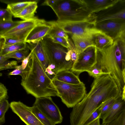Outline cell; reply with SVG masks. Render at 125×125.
Segmentation results:
<instances>
[{
	"instance_id": "obj_1",
	"label": "cell",
	"mask_w": 125,
	"mask_h": 125,
	"mask_svg": "<svg viewBox=\"0 0 125 125\" xmlns=\"http://www.w3.org/2000/svg\"><path fill=\"white\" fill-rule=\"evenodd\" d=\"M122 92L109 74L94 79L89 92L73 107L70 115V121L74 125H83L96 109L110 99L121 96Z\"/></svg>"
},
{
	"instance_id": "obj_2",
	"label": "cell",
	"mask_w": 125,
	"mask_h": 125,
	"mask_svg": "<svg viewBox=\"0 0 125 125\" xmlns=\"http://www.w3.org/2000/svg\"><path fill=\"white\" fill-rule=\"evenodd\" d=\"M97 49V62L103 71L111 76L122 90L125 85L122 75L125 69V41L116 40L102 50Z\"/></svg>"
},
{
	"instance_id": "obj_3",
	"label": "cell",
	"mask_w": 125,
	"mask_h": 125,
	"mask_svg": "<svg viewBox=\"0 0 125 125\" xmlns=\"http://www.w3.org/2000/svg\"><path fill=\"white\" fill-rule=\"evenodd\" d=\"M30 60L29 72L26 78L21 80V83L27 93L36 98L57 96V91L52 79L46 72L41 63L32 52Z\"/></svg>"
},
{
	"instance_id": "obj_4",
	"label": "cell",
	"mask_w": 125,
	"mask_h": 125,
	"mask_svg": "<svg viewBox=\"0 0 125 125\" xmlns=\"http://www.w3.org/2000/svg\"><path fill=\"white\" fill-rule=\"evenodd\" d=\"M42 5L50 6L57 15V20L74 22L89 20L96 17L88 9L83 0H46Z\"/></svg>"
},
{
	"instance_id": "obj_5",
	"label": "cell",
	"mask_w": 125,
	"mask_h": 125,
	"mask_svg": "<svg viewBox=\"0 0 125 125\" xmlns=\"http://www.w3.org/2000/svg\"><path fill=\"white\" fill-rule=\"evenodd\" d=\"M49 64L56 67V73L65 70H71L73 63L68 54V48L54 42L46 36L41 41Z\"/></svg>"
},
{
	"instance_id": "obj_6",
	"label": "cell",
	"mask_w": 125,
	"mask_h": 125,
	"mask_svg": "<svg viewBox=\"0 0 125 125\" xmlns=\"http://www.w3.org/2000/svg\"><path fill=\"white\" fill-rule=\"evenodd\" d=\"M52 82L57 92V96L68 108L73 107L79 103L86 94L83 82L78 84L66 83L53 78Z\"/></svg>"
},
{
	"instance_id": "obj_7",
	"label": "cell",
	"mask_w": 125,
	"mask_h": 125,
	"mask_svg": "<svg viewBox=\"0 0 125 125\" xmlns=\"http://www.w3.org/2000/svg\"><path fill=\"white\" fill-rule=\"evenodd\" d=\"M96 17L83 21L74 22H62L57 21H45L47 24L55 25L67 34L73 35L94 37L102 31L95 27Z\"/></svg>"
},
{
	"instance_id": "obj_8",
	"label": "cell",
	"mask_w": 125,
	"mask_h": 125,
	"mask_svg": "<svg viewBox=\"0 0 125 125\" xmlns=\"http://www.w3.org/2000/svg\"><path fill=\"white\" fill-rule=\"evenodd\" d=\"M96 62V48L90 46L79 54L70 70L78 76L82 72H87Z\"/></svg>"
},
{
	"instance_id": "obj_9",
	"label": "cell",
	"mask_w": 125,
	"mask_h": 125,
	"mask_svg": "<svg viewBox=\"0 0 125 125\" xmlns=\"http://www.w3.org/2000/svg\"><path fill=\"white\" fill-rule=\"evenodd\" d=\"M95 28L110 36L114 41H125V21L109 19L96 23Z\"/></svg>"
},
{
	"instance_id": "obj_10",
	"label": "cell",
	"mask_w": 125,
	"mask_h": 125,
	"mask_svg": "<svg viewBox=\"0 0 125 125\" xmlns=\"http://www.w3.org/2000/svg\"><path fill=\"white\" fill-rule=\"evenodd\" d=\"M33 105L56 124H60L63 117L60 110L51 96L36 98Z\"/></svg>"
},
{
	"instance_id": "obj_11",
	"label": "cell",
	"mask_w": 125,
	"mask_h": 125,
	"mask_svg": "<svg viewBox=\"0 0 125 125\" xmlns=\"http://www.w3.org/2000/svg\"><path fill=\"white\" fill-rule=\"evenodd\" d=\"M10 104L12 111L26 125H44L32 112L30 107L20 101H13Z\"/></svg>"
},
{
	"instance_id": "obj_12",
	"label": "cell",
	"mask_w": 125,
	"mask_h": 125,
	"mask_svg": "<svg viewBox=\"0 0 125 125\" xmlns=\"http://www.w3.org/2000/svg\"><path fill=\"white\" fill-rule=\"evenodd\" d=\"M95 14L96 23L109 19L125 21V0H118L112 7Z\"/></svg>"
},
{
	"instance_id": "obj_13",
	"label": "cell",
	"mask_w": 125,
	"mask_h": 125,
	"mask_svg": "<svg viewBox=\"0 0 125 125\" xmlns=\"http://www.w3.org/2000/svg\"><path fill=\"white\" fill-rule=\"evenodd\" d=\"M45 21L37 25L33 28L26 38L25 42H26L28 43H36L48 35L51 26L46 23Z\"/></svg>"
},
{
	"instance_id": "obj_14",
	"label": "cell",
	"mask_w": 125,
	"mask_h": 125,
	"mask_svg": "<svg viewBox=\"0 0 125 125\" xmlns=\"http://www.w3.org/2000/svg\"><path fill=\"white\" fill-rule=\"evenodd\" d=\"M88 9L93 13L107 9L114 5L118 0H83Z\"/></svg>"
},
{
	"instance_id": "obj_15",
	"label": "cell",
	"mask_w": 125,
	"mask_h": 125,
	"mask_svg": "<svg viewBox=\"0 0 125 125\" xmlns=\"http://www.w3.org/2000/svg\"><path fill=\"white\" fill-rule=\"evenodd\" d=\"M94 37L91 36L72 35L71 38L75 47L79 54L88 47L91 46H95Z\"/></svg>"
},
{
	"instance_id": "obj_16",
	"label": "cell",
	"mask_w": 125,
	"mask_h": 125,
	"mask_svg": "<svg viewBox=\"0 0 125 125\" xmlns=\"http://www.w3.org/2000/svg\"><path fill=\"white\" fill-rule=\"evenodd\" d=\"M27 47L38 58L45 71L49 64L41 41L36 43H28Z\"/></svg>"
},
{
	"instance_id": "obj_17",
	"label": "cell",
	"mask_w": 125,
	"mask_h": 125,
	"mask_svg": "<svg viewBox=\"0 0 125 125\" xmlns=\"http://www.w3.org/2000/svg\"><path fill=\"white\" fill-rule=\"evenodd\" d=\"M125 106V101L122 99L121 95L116 99L113 105L103 117L102 123L109 122L113 119Z\"/></svg>"
},
{
	"instance_id": "obj_18",
	"label": "cell",
	"mask_w": 125,
	"mask_h": 125,
	"mask_svg": "<svg viewBox=\"0 0 125 125\" xmlns=\"http://www.w3.org/2000/svg\"><path fill=\"white\" fill-rule=\"evenodd\" d=\"M45 21L44 19H39L36 17L29 20H23L22 22L13 28L4 33L0 34V38H2L14 32L21 31L30 27L44 22Z\"/></svg>"
},
{
	"instance_id": "obj_19",
	"label": "cell",
	"mask_w": 125,
	"mask_h": 125,
	"mask_svg": "<svg viewBox=\"0 0 125 125\" xmlns=\"http://www.w3.org/2000/svg\"><path fill=\"white\" fill-rule=\"evenodd\" d=\"M69 70H65L56 73L53 78L61 82L72 84H78L81 82L78 76Z\"/></svg>"
},
{
	"instance_id": "obj_20",
	"label": "cell",
	"mask_w": 125,
	"mask_h": 125,
	"mask_svg": "<svg viewBox=\"0 0 125 125\" xmlns=\"http://www.w3.org/2000/svg\"><path fill=\"white\" fill-rule=\"evenodd\" d=\"M37 2L33 1L21 12L14 16V17L20 18L23 21L29 20L34 18L35 13L38 7Z\"/></svg>"
},
{
	"instance_id": "obj_21",
	"label": "cell",
	"mask_w": 125,
	"mask_h": 125,
	"mask_svg": "<svg viewBox=\"0 0 125 125\" xmlns=\"http://www.w3.org/2000/svg\"><path fill=\"white\" fill-rule=\"evenodd\" d=\"M94 41L95 46L99 50L112 45L114 42L111 37L102 31L94 37Z\"/></svg>"
},
{
	"instance_id": "obj_22",
	"label": "cell",
	"mask_w": 125,
	"mask_h": 125,
	"mask_svg": "<svg viewBox=\"0 0 125 125\" xmlns=\"http://www.w3.org/2000/svg\"><path fill=\"white\" fill-rule=\"evenodd\" d=\"M33 1H26L13 2L8 4V9L14 16L18 14Z\"/></svg>"
},
{
	"instance_id": "obj_23",
	"label": "cell",
	"mask_w": 125,
	"mask_h": 125,
	"mask_svg": "<svg viewBox=\"0 0 125 125\" xmlns=\"http://www.w3.org/2000/svg\"><path fill=\"white\" fill-rule=\"evenodd\" d=\"M27 46L26 42H25L4 47L0 50V55L4 56L16 51L25 49Z\"/></svg>"
},
{
	"instance_id": "obj_24",
	"label": "cell",
	"mask_w": 125,
	"mask_h": 125,
	"mask_svg": "<svg viewBox=\"0 0 125 125\" xmlns=\"http://www.w3.org/2000/svg\"><path fill=\"white\" fill-rule=\"evenodd\" d=\"M47 24L51 26V29L47 36L49 37H62L64 38L67 41L69 42V39L68 34L64 30L55 25L51 24Z\"/></svg>"
},
{
	"instance_id": "obj_25",
	"label": "cell",
	"mask_w": 125,
	"mask_h": 125,
	"mask_svg": "<svg viewBox=\"0 0 125 125\" xmlns=\"http://www.w3.org/2000/svg\"><path fill=\"white\" fill-rule=\"evenodd\" d=\"M32 112L39 120L44 125H55L37 107L33 105L30 107Z\"/></svg>"
},
{
	"instance_id": "obj_26",
	"label": "cell",
	"mask_w": 125,
	"mask_h": 125,
	"mask_svg": "<svg viewBox=\"0 0 125 125\" xmlns=\"http://www.w3.org/2000/svg\"><path fill=\"white\" fill-rule=\"evenodd\" d=\"M100 125H125V106L112 120Z\"/></svg>"
},
{
	"instance_id": "obj_27",
	"label": "cell",
	"mask_w": 125,
	"mask_h": 125,
	"mask_svg": "<svg viewBox=\"0 0 125 125\" xmlns=\"http://www.w3.org/2000/svg\"><path fill=\"white\" fill-rule=\"evenodd\" d=\"M9 58L4 56L0 55V71L15 69L17 65V62L16 61H10Z\"/></svg>"
},
{
	"instance_id": "obj_28",
	"label": "cell",
	"mask_w": 125,
	"mask_h": 125,
	"mask_svg": "<svg viewBox=\"0 0 125 125\" xmlns=\"http://www.w3.org/2000/svg\"><path fill=\"white\" fill-rule=\"evenodd\" d=\"M29 54V49L27 47L26 49L14 52L4 56L9 58H14L19 60H23Z\"/></svg>"
},
{
	"instance_id": "obj_29",
	"label": "cell",
	"mask_w": 125,
	"mask_h": 125,
	"mask_svg": "<svg viewBox=\"0 0 125 125\" xmlns=\"http://www.w3.org/2000/svg\"><path fill=\"white\" fill-rule=\"evenodd\" d=\"M118 98H112L106 101L100 107L101 113L100 118L102 119L111 108Z\"/></svg>"
},
{
	"instance_id": "obj_30",
	"label": "cell",
	"mask_w": 125,
	"mask_h": 125,
	"mask_svg": "<svg viewBox=\"0 0 125 125\" xmlns=\"http://www.w3.org/2000/svg\"><path fill=\"white\" fill-rule=\"evenodd\" d=\"M10 107V104L7 99L0 102V124L2 125L5 122V113Z\"/></svg>"
},
{
	"instance_id": "obj_31",
	"label": "cell",
	"mask_w": 125,
	"mask_h": 125,
	"mask_svg": "<svg viewBox=\"0 0 125 125\" xmlns=\"http://www.w3.org/2000/svg\"><path fill=\"white\" fill-rule=\"evenodd\" d=\"M22 21L0 22V34L13 28L22 22Z\"/></svg>"
},
{
	"instance_id": "obj_32",
	"label": "cell",
	"mask_w": 125,
	"mask_h": 125,
	"mask_svg": "<svg viewBox=\"0 0 125 125\" xmlns=\"http://www.w3.org/2000/svg\"><path fill=\"white\" fill-rule=\"evenodd\" d=\"M31 63L30 59L27 66L25 69L19 70L15 69L9 73L8 75H20L22 77V80L24 79L26 77L30 70Z\"/></svg>"
},
{
	"instance_id": "obj_33",
	"label": "cell",
	"mask_w": 125,
	"mask_h": 125,
	"mask_svg": "<svg viewBox=\"0 0 125 125\" xmlns=\"http://www.w3.org/2000/svg\"><path fill=\"white\" fill-rule=\"evenodd\" d=\"M87 72L89 75L94 77V79L98 78L103 75L109 74L104 72L96 63Z\"/></svg>"
},
{
	"instance_id": "obj_34",
	"label": "cell",
	"mask_w": 125,
	"mask_h": 125,
	"mask_svg": "<svg viewBox=\"0 0 125 125\" xmlns=\"http://www.w3.org/2000/svg\"><path fill=\"white\" fill-rule=\"evenodd\" d=\"M13 15L7 8L0 9V22L12 21Z\"/></svg>"
},
{
	"instance_id": "obj_35",
	"label": "cell",
	"mask_w": 125,
	"mask_h": 125,
	"mask_svg": "<svg viewBox=\"0 0 125 125\" xmlns=\"http://www.w3.org/2000/svg\"><path fill=\"white\" fill-rule=\"evenodd\" d=\"M100 107L97 109L87 119L83 125H90L95 120L98 118H99L101 113Z\"/></svg>"
},
{
	"instance_id": "obj_36",
	"label": "cell",
	"mask_w": 125,
	"mask_h": 125,
	"mask_svg": "<svg viewBox=\"0 0 125 125\" xmlns=\"http://www.w3.org/2000/svg\"><path fill=\"white\" fill-rule=\"evenodd\" d=\"M49 37L54 42L60 44L65 48H69L70 47V45L69 42L63 38L58 37Z\"/></svg>"
},
{
	"instance_id": "obj_37",
	"label": "cell",
	"mask_w": 125,
	"mask_h": 125,
	"mask_svg": "<svg viewBox=\"0 0 125 125\" xmlns=\"http://www.w3.org/2000/svg\"><path fill=\"white\" fill-rule=\"evenodd\" d=\"M4 39V46L2 48L18 43L25 42L24 39H16L10 38H6Z\"/></svg>"
},
{
	"instance_id": "obj_38",
	"label": "cell",
	"mask_w": 125,
	"mask_h": 125,
	"mask_svg": "<svg viewBox=\"0 0 125 125\" xmlns=\"http://www.w3.org/2000/svg\"><path fill=\"white\" fill-rule=\"evenodd\" d=\"M8 90L4 85L0 83V102L8 98Z\"/></svg>"
},
{
	"instance_id": "obj_39",
	"label": "cell",
	"mask_w": 125,
	"mask_h": 125,
	"mask_svg": "<svg viewBox=\"0 0 125 125\" xmlns=\"http://www.w3.org/2000/svg\"><path fill=\"white\" fill-rule=\"evenodd\" d=\"M32 53V52L31 51L27 56L22 60V63L21 65L23 69H25L26 67L30 60Z\"/></svg>"
},
{
	"instance_id": "obj_40",
	"label": "cell",
	"mask_w": 125,
	"mask_h": 125,
	"mask_svg": "<svg viewBox=\"0 0 125 125\" xmlns=\"http://www.w3.org/2000/svg\"><path fill=\"white\" fill-rule=\"evenodd\" d=\"M99 118H97L92 122L90 125H100Z\"/></svg>"
},
{
	"instance_id": "obj_41",
	"label": "cell",
	"mask_w": 125,
	"mask_h": 125,
	"mask_svg": "<svg viewBox=\"0 0 125 125\" xmlns=\"http://www.w3.org/2000/svg\"><path fill=\"white\" fill-rule=\"evenodd\" d=\"M121 96L122 99L125 101V84L122 89Z\"/></svg>"
},
{
	"instance_id": "obj_42",
	"label": "cell",
	"mask_w": 125,
	"mask_h": 125,
	"mask_svg": "<svg viewBox=\"0 0 125 125\" xmlns=\"http://www.w3.org/2000/svg\"><path fill=\"white\" fill-rule=\"evenodd\" d=\"M122 75L125 84V69L123 70L122 73Z\"/></svg>"
},
{
	"instance_id": "obj_43",
	"label": "cell",
	"mask_w": 125,
	"mask_h": 125,
	"mask_svg": "<svg viewBox=\"0 0 125 125\" xmlns=\"http://www.w3.org/2000/svg\"><path fill=\"white\" fill-rule=\"evenodd\" d=\"M124 61L125 66V58H124Z\"/></svg>"
}]
</instances>
